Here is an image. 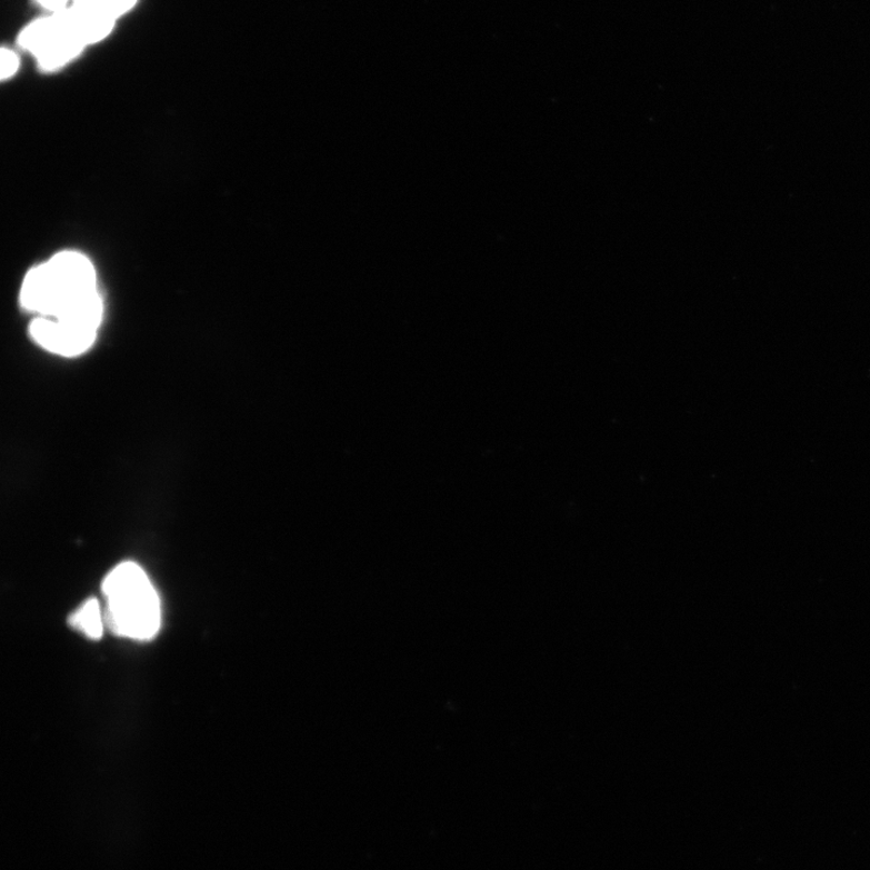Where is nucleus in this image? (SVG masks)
Returning a JSON list of instances; mask_svg holds the SVG:
<instances>
[{
    "label": "nucleus",
    "instance_id": "f257e3e1",
    "mask_svg": "<svg viewBox=\"0 0 870 870\" xmlns=\"http://www.w3.org/2000/svg\"><path fill=\"white\" fill-rule=\"evenodd\" d=\"M106 599L104 623L118 637L148 641L161 627L158 592L146 572L134 562H123L102 584Z\"/></svg>",
    "mask_w": 870,
    "mask_h": 870
},
{
    "label": "nucleus",
    "instance_id": "f03ea898",
    "mask_svg": "<svg viewBox=\"0 0 870 870\" xmlns=\"http://www.w3.org/2000/svg\"><path fill=\"white\" fill-rule=\"evenodd\" d=\"M97 293L90 260L77 252H62L27 273L21 303L48 319H60L80 301Z\"/></svg>",
    "mask_w": 870,
    "mask_h": 870
},
{
    "label": "nucleus",
    "instance_id": "7ed1b4c3",
    "mask_svg": "<svg viewBox=\"0 0 870 870\" xmlns=\"http://www.w3.org/2000/svg\"><path fill=\"white\" fill-rule=\"evenodd\" d=\"M33 340L54 354L76 357L93 344L97 330L81 328L63 321L39 317L30 327Z\"/></svg>",
    "mask_w": 870,
    "mask_h": 870
},
{
    "label": "nucleus",
    "instance_id": "20e7f679",
    "mask_svg": "<svg viewBox=\"0 0 870 870\" xmlns=\"http://www.w3.org/2000/svg\"><path fill=\"white\" fill-rule=\"evenodd\" d=\"M74 32L82 43L92 44L112 32L116 20L103 8L81 9L73 7Z\"/></svg>",
    "mask_w": 870,
    "mask_h": 870
},
{
    "label": "nucleus",
    "instance_id": "39448f33",
    "mask_svg": "<svg viewBox=\"0 0 870 870\" xmlns=\"http://www.w3.org/2000/svg\"><path fill=\"white\" fill-rule=\"evenodd\" d=\"M86 44L72 30H61L50 43L37 54L41 68L47 71L60 68L78 57Z\"/></svg>",
    "mask_w": 870,
    "mask_h": 870
},
{
    "label": "nucleus",
    "instance_id": "423d86ee",
    "mask_svg": "<svg viewBox=\"0 0 870 870\" xmlns=\"http://www.w3.org/2000/svg\"><path fill=\"white\" fill-rule=\"evenodd\" d=\"M104 616H102L100 602L96 599H90L79 607L71 617H69V626L76 630L84 633L87 638L91 640H100L104 629Z\"/></svg>",
    "mask_w": 870,
    "mask_h": 870
},
{
    "label": "nucleus",
    "instance_id": "0eeeda50",
    "mask_svg": "<svg viewBox=\"0 0 870 870\" xmlns=\"http://www.w3.org/2000/svg\"><path fill=\"white\" fill-rule=\"evenodd\" d=\"M137 3V0H102V8L114 19L123 16Z\"/></svg>",
    "mask_w": 870,
    "mask_h": 870
},
{
    "label": "nucleus",
    "instance_id": "6e6552de",
    "mask_svg": "<svg viewBox=\"0 0 870 870\" xmlns=\"http://www.w3.org/2000/svg\"><path fill=\"white\" fill-rule=\"evenodd\" d=\"M19 58L16 52L3 49L2 50V79L11 78L18 72Z\"/></svg>",
    "mask_w": 870,
    "mask_h": 870
},
{
    "label": "nucleus",
    "instance_id": "1a4fd4ad",
    "mask_svg": "<svg viewBox=\"0 0 870 870\" xmlns=\"http://www.w3.org/2000/svg\"><path fill=\"white\" fill-rule=\"evenodd\" d=\"M38 2L49 10L61 11L64 10L68 0H38Z\"/></svg>",
    "mask_w": 870,
    "mask_h": 870
},
{
    "label": "nucleus",
    "instance_id": "9d476101",
    "mask_svg": "<svg viewBox=\"0 0 870 870\" xmlns=\"http://www.w3.org/2000/svg\"><path fill=\"white\" fill-rule=\"evenodd\" d=\"M74 7L81 9L102 8V0H74Z\"/></svg>",
    "mask_w": 870,
    "mask_h": 870
}]
</instances>
